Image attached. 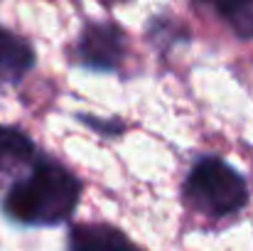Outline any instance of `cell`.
Instances as JSON below:
<instances>
[{
	"label": "cell",
	"mask_w": 253,
	"mask_h": 251,
	"mask_svg": "<svg viewBox=\"0 0 253 251\" xmlns=\"http://www.w3.org/2000/svg\"><path fill=\"white\" fill-rule=\"evenodd\" d=\"M82 197L79 177L54 158H37L32 170L5 190L2 214L22 227H57L72 219Z\"/></svg>",
	"instance_id": "cell-1"
},
{
	"label": "cell",
	"mask_w": 253,
	"mask_h": 251,
	"mask_svg": "<svg viewBox=\"0 0 253 251\" xmlns=\"http://www.w3.org/2000/svg\"><path fill=\"white\" fill-rule=\"evenodd\" d=\"M184 202L209 219H224L249 204V185L221 158L204 155L184 177Z\"/></svg>",
	"instance_id": "cell-2"
},
{
	"label": "cell",
	"mask_w": 253,
	"mask_h": 251,
	"mask_svg": "<svg viewBox=\"0 0 253 251\" xmlns=\"http://www.w3.org/2000/svg\"><path fill=\"white\" fill-rule=\"evenodd\" d=\"M126 59V37L113 22L88 20L77 40L74 62L96 72H113Z\"/></svg>",
	"instance_id": "cell-3"
},
{
	"label": "cell",
	"mask_w": 253,
	"mask_h": 251,
	"mask_svg": "<svg viewBox=\"0 0 253 251\" xmlns=\"http://www.w3.org/2000/svg\"><path fill=\"white\" fill-rule=\"evenodd\" d=\"M37 158V146L25 131L0 123V190H7L22 180Z\"/></svg>",
	"instance_id": "cell-4"
},
{
	"label": "cell",
	"mask_w": 253,
	"mask_h": 251,
	"mask_svg": "<svg viewBox=\"0 0 253 251\" xmlns=\"http://www.w3.org/2000/svg\"><path fill=\"white\" fill-rule=\"evenodd\" d=\"M32 67H35L32 45L25 37L0 25V86L20 84Z\"/></svg>",
	"instance_id": "cell-5"
},
{
	"label": "cell",
	"mask_w": 253,
	"mask_h": 251,
	"mask_svg": "<svg viewBox=\"0 0 253 251\" xmlns=\"http://www.w3.org/2000/svg\"><path fill=\"white\" fill-rule=\"evenodd\" d=\"M69 251H138V247L111 224H77L69 232Z\"/></svg>",
	"instance_id": "cell-6"
},
{
	"label": "cell",
	"mask_w": 253,
	"mask_h": 251,
	"mask_svg": "<svg viewBox=\"0 0 253 251\" xmlns=\"http://www.w3.org/2000/svg\"><path fill=\"white\" fill-rule=\"evenodd\" d=\"M148 37L163 52L172 50L177 42H187V30L177 22V17H155L148 25Z\"/></svg>",
	"instance_id": "cell-7"
},
{
	"label": "cell",
	"mask_w": 253,
	"mask_h": 251,
	"mask_svg": "<svg viewBox=\"0 0 253 251\" xmlns=\"http://www.w3.org/2000/svg\"><path fill=\"white\" fill-rule=\"evenodd\" d=\"M214 10L234 27L236 35L253 40V2H229V5H214Z\"/></svg>",
	"instance_id": "cell-8"
},
{
	"label": "cell",
	"mask_w": 253,
	"mask_h": 251,
	"mask_svg": "<svg viewBox=\"0 0 253 251\" xmlns=\"http://www.w3.org/2000/svg\"><path fill=\"white\" fill-rule=\"evenodd\" d=\"M82 121H84L88 128H93V131H98L101 136H121L123 131H126V126L118 121V118H113V121H98L96 116H79Z\"/></svg>",
	"instance_id": "cell-9"
}]
</instances>
